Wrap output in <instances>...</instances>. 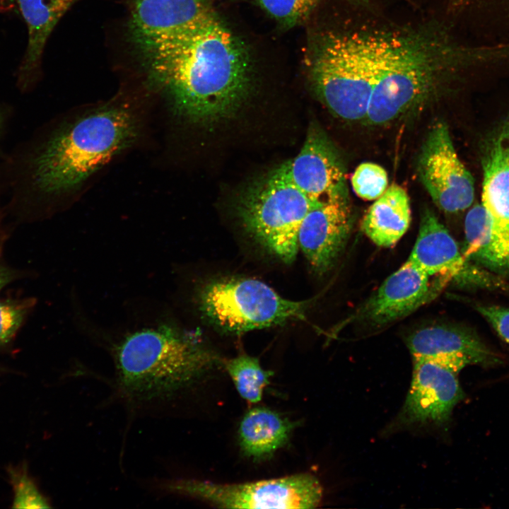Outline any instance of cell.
Returning <instances> with one entry per match:
<instances>
[{
	"label": "cell",
	"instance_id": "6da1fadb",
	"mask_svg": "<svg viewBox=\"0 0 509 509\" xmlns=\"http://www.w3.org/2000/svg\"><path fill=\"white\" fill-rule=\"evenodd\" d=\"M309 49L369 101L365 119L373 125L387 124L418 106L446 74L475 56L429 29L369 25L323 30Z\"/></svg>",
	"mask_w": 509,
	"mask_h": 509
},
{
	"label": "cell",
	"instance_id": "7a4b0ae2",
	"mask_svg": "<svg viewBox=\"0 0 509 509\" xmlns=\"http://www.w3.org/2000/svg\"><path fill=\"white\" fill-rule=\"evenodd\" d=\"M139 132L135 109L111 100L28 141L7 163L9 213L21 223L37 219L43 206L78 189L129 148Z\"/></svg>",
	"mask_w": 509,
	"mask_h": 509
},
{
	"label": "cell",
	"instance_id": "3957f363",
	"mask_svg": "<svg viewBox=\"0 0 509 509\" xmlns=\"http://www.w3.org/2000/svg\"><path fill=\"white\" fill-rule=\"evenodd\" d=\"M134 45L151 80L192 121L226 117L248 93L249 52L218 18L170 40Z\"/></svg>",
	"mask_w": 509,
	"mask_h": 509
},
{
	"label": "cell",
	"instance_id": "277c9868",
	"mask_svg": "<svg viewBox=\"0 0 509 509\" xmlns=\"http://www.w3.org/2000/svg\"><path fill=\"white\" fill-rule=\"evenodd\" d=\"M114 352L119 390L141 404L170 399L220 361L194 334L168 324L127 335Z\"/></svg>",
	"mask_w": 509,
	"mask_h": 509
},
{
	"label": "cell",
	"instance_id": "5b68a950",
	"mask_svg": "<svg viewBox=\"0 0 509 509\" xmlns=\"http://www.w3.org/2000/svg\"><path fill=\"white\" fill-rule=\"evenodd\" d=\"M316 201L293 182L284 163L246 193L238 210L243 226L255 240L289 264L299 249L300 226Z\"/></svg>",
	"mask_w": 509,
	"mask_h": 509
},
{
	"label": "cell",
	"instance_id": "8992f818",
	"mask_svg": "<svg viewBox=\"0 0 509 509\" xmlns=\"http://www.w3.org/2000/svg\"><path fill=\"white\" fill-rule=\"evenodd\" d=\"M312 302L286 299L264 282L246 277L213 280L199 293L204 315L218 328L232 333L303 320Z\"/></svg>",
	"mask_w": 509,
	"mask_h": 509
},
{
	"label": "cell",
	"instance_id": "52a82bcc",
	"mask_svg": "<svg viewBox=\"0 0 509 509\" xmlns=\"http://www.w3.org/2000/svg\"><path fill=\"white\" fill-rule=\"evenodd\" d=\"M170 493L189 496L221 508H314L322 488L310 474L242 484H216L180 479L163 485Z\"/></svg>",
	"mask_w": 509,
	"mask_h": 509
},
{
	"label": "cell",
	"instance_id": "ba28073f",
	"mask_svg": "<svg viewBox=\"0 0 509 509\" xmlns=\"http://www.w3.org/2000/svg\"><path fill=\"white\" fill-rule=\"evenodd\" d=\"M428 276L441 275L457 285L509 295V283L467 259L434 213L424 209L419 235L407 259Z\"/></svg>",
	"mask_w": 509,
	"mask_h": 509
},
{
	"label": "cell",
	"instance_id": "9c48e42d",
	"mask_svg": "<svg viewBox=\"0 0 509 509\" xmlns=\"http://www.w3.org/2000/svg\"><path fill=\"white\" fill-rule=\"evenodd\" d=\"M417 165L421 181L440 210L457 213L472 206L474 179L459 158L445 123L431 128Z\"/></svg>",
	"mask_w": 509,
	"mask_h": 509
},
{
	"label": "cell",
	"instance_id": "30bf717a",
	"mask_svg": "<svg viewBox=\"0 0 509 509\" xmlns=\"http://www.w3.org/2000/svg\"><path fill=\"white\" fill-rule=\"evenodd\" d=\"M412 379L401 411L387 431L445 423L463 399L457 373L428 358H414Z\"/></svg>",
	"mask_w": 509,
	"mask_h": 509
},
{
	"label": "cell",
	"instance_id": "8fae6325",
	"mask_svg": "<svg viewBox=\"0 0 509 509\" xmlns=\"http://www.w3.org/2000/svg\"><path fill=\"white\" fill-rule=\"evenodd\" d=\"M481 204L491 227L497 275L509 279V120L486 144L483 161Z\"/></svg>",
	"mask_w": 509,
	"mask_h": 509
},
{
	"label": "cell",
	"instance_id": "7c38bea8",
	"mask_svg": "<svg viewBox=\"0 0 509 509\" xmlns=\"http://www.w3.org/2000/svg\"><path fill=\"white\" fill-rule=\"evenodd\" d=\"M351 227L347 192L315 203L300 226L298 244L315 273L324 274L334 266L346 245Z\"/></svg>",
	"mask_w": 509,
	"mask_h": 509
},
{
	"label": "cell",
	"instance_id": "4fadbf2b",
	"mask_svg": "<svg viewBox=\"0 0 509 509\" xmlns=\"http://www.w3.org/2000/svg\"><path fill=\"white\" fill-rule=\"evenodd\" d=\"M130 13L134 45L170 40L218 18L208 0H133Z\"/></svg>",
	"mask_w": 509,
	"mask_h": 509
},
{
	"label": "cell",
	"instance_id": "5bb4252c",
	"mask_svg": "<svg viewBox=\"0 0 509 509\" xmlns=\"http://www.w3.org/2000/svg\"><path fill=\"white\" fill-rule=\"evenodd\" d=\"M414 358L438 361L456 373L469 365L493 366L502 362L474 331L453 324H436L417 329L406 339Z\"/></svg>",
	"mask_w": 509,
	"mask_h": 509
},
{
	"label": "cell",
	"instance_id": "9a60e30c",
	"mask_svg": "<svg viewBox=\"0 0 509 509\" xmlns=\"http://www.w3.org/2000/svg\"><path fill=\"white\" fill-rule=\"evenodd\" d=\"M429 277L408 259L388 276L353 318L380 327L407 316L436 294Z\"/></svg>",
	"mask_w": 509,
	"mask_h": 509
},
{
	"label": "cell",
	"instance_id": "2e32d148",
	"mask_svg": "<svg viewBox=\"0 0 509 509\" xmlns=\"http://www.w3.org/2000/svg\"><path fill=\"white\" fill-rule=\"evenodd\" d=\"M286 165L293 182L313 201L347 192L343 160L317 127H310L300 152Z\"/></svg>",
	"mask_w": 509,
	"mask_h": 509
},
{
	"label": "cell",
	"instance_id": "e0dca14e",
	"mask_svg": "<svg viewBox=\"0 0 509 509\" xmlns=\"http://www.w3.org/2000/svg\"><path fill=\"white\" fill-rule=\"evenodd\" d=\"M294 426L293 422L277 411L264 406L253 407L239 424L241 450L254 460L269 457L287 443Z\"/></svg>",
	"mask_w": 509,
	"mask_h": 509
},
{
	"label": "cell",
	"instance_id": "ac0fdd59",
	"mask_svg": "<svg viewBox=\"0 0 509 509\" xmlns=\"http://www.w3.org/2000/svg\"><path fill=\"white\" fill-rule=\"evenodd\" d=\"M410 222L407 193L402 187L393 184L368 209L361 227L375 245L390 247L406 232Z\"/></svg>",
	"mask_w": 509,
	"mask_h": 509
},
{
	"label": "cell",
	"instance_id": "d6986e66",
	"mask_svg": "<svg viewBox=\"0 0 509 509\" xmlns=\"http://www.w3.org/2000/svg\"><path fill=\"white\" fill-rule=\"evenodd\" d=\"M27 24L28 41L20 69L22 88L28 86V76L38 65L46 42L52 30L78 0H16Z\"/></svg>",
	"mask_w": 509,
	"mask_h": 509
},
{
	"label": "cell",
	"instance_id": "ffe728a7",
	"mask_svg": "<svg viewBox=\"0 0 509 509\" xmlns=\"http://www.w3.org/2000/svg\"><path fill=\"white\" fill-rule=\"evenodd\" d=\"M491 238L490 223L484 206L481 204H472L464 219L462 253L467 259L496 274L498 261Z\"/></svg>",
	"mask_w": 509,
	"mask_h": 509
},
{
	"label": "cell",
	"instance_id": "44dd1931",
	"mask_svg": "<svg viewBox=\"0 0 509 509\" xmlns=\"http://www.w3.org/2000/svg\"><path fill=\"white\" fill-rule=\"evenodd\" d=\"M223 363L239 394L250 403L259 402L273 373L264 369L257 358L246 354Z\"/></svg>",
	"mask_w": 509,
	"mask_h": 509
},
{
	"label": "cell",
	"instance_id": "7402d4cb",
	"mask_svg": "<svg viewBox=\"0 0 509 509\" xmlns=\"http://www.w3.org/2000/svg\"><path fill=\"white\" fill-rule=\"evenodd\" d=\"M269 16L284 27L304 21L322 0H254Z\"/></svg>",
	"mask_w": 509,
	"mask_h": 509
},
{
	"label": "cell",
	"instance_id": "603a6c76",
	"mask_svg": "<svg viewBox=\"0 0 509 509\" xmlns=\"http://www.w3.org/2000/svg\"><path fill=\"white\" fill-rule=\"evenodd\" d=\"M351 185L359 197L369 201L375 200L387 189V173L376 163H363L355 170L351 177Z\"/></svg>",
	"mask_w": 509,
	"mask_h": 509
},
{
	"label": "cell",
	"instance_id": "cb8c5ba5",
	"mask_svg": "<svg viewBox=\"0 0 509 509\" xmlns=\"http://www.w3.org/2000/svg\"><path fill=\"white\" fill-rule=\"evenodd\" d=\"M35 302L33 298L0 300V346L15 337Z\"/></svg>",
	"mask_w": 509,
	"mask_h": 509
},
{
	"label": "cell",
	"instance_id": "d4e9b609",
	"mask_svg": "<svg viewBox=\"0 0 509 509\" xmlns=\"http://www.w3.org/2000/svg\"><path fill=\"white\" fill-rule=\"evenodd\" d=\"M13 508H47L50 505L33 481L24 473H12Z\"/></svg>",
	"mask_w": 509,
	"mask_h": 509
},
{
	"label": "cell",
	"instance_id": "484cf974",
	"mask_svg": "<svg viewBox=\"0 0 509 509\" xmlns=\"http://www.w3.org/2000/svg\"><path fill=\"white\" fill-rule=\"evenodd\" d=\"M475 309L498 336L509 344V308L481 303L475 305Z\"/></svg>",
	"mask_w": 509,
	"mask_h": 509
},
{
	"label": "cell",
	"instance_id": "4316f807",
	"mask_svg": "<svg viewBox=\"0 0 509 509\" xmlns=\"http://www.w3.org/2000/svg\"><path fill=\"white\" fill-rule=\"evenodd\" d=\"M3 251L0 249V292L20 276L19 272L4 260Z\"/></svg>",
	"mask_w": 509,
	"mask_h": 509
},
{
	"label": "cell",
	"instance_id": "83f0119b",
	"mask_svg": "<svg viewBox=\"0 0 509 509\" xmlns=\"http://www.w3.org/2000/svg\"><path fill=\"white\" fill-rule=\"evenodd\" d=\"M8 238V230L6 226V209L0 203V249H4Z\"/></svg>",
	"mask_w": 509,
	"mask_h": 509
},
{
	"label": "cell",
	"instance_id": "f1b7e54d",
	"mask_svg": "<svg viewBox=\"0 0 509 509\" xmlns=\"http://www.w3.org/2000/svg\"><path fill=\"white\" fill-rule=\"evenodd\" d=\"M6 121V115L4 110L0 107V135L4 129Z\"/></svg>",
	"mask_w": 509,
	"mask_h": 509
},
{
	"label": "cell",
	"instance_id": "f546056e",
	"mask_svg": "<svg viewBox=\"0 0 509 509\" xmlns=\"http://www.w3.org/2000/svg\"><path fill=\"white\" fill-rule=\"evenodd\" d=\"M457 1H462V2H464V1H469V0H457Z\"/></svg>",
	"mask_w": 509,
	"mask_h": 509
}]
</instances>
